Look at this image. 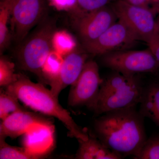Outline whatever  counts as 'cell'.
<instances>
[{
  "mask_svg": "<svg viewBox=\"0 0 159 159\" xmlns=\"http://www.w3.org/2000/svg\"><path fill=\"white\" fill-rule=\"evenodd\" d=\"M144 117L136 107L110 111L95 120L93 134L123 157L139 154L147 140Z\"/></svg>",
  "mask_w": 159,
  "mask_h": 159,
  "instance_id": "cell-1",
  "label": "cell"
},
{
  "mask_svg": "<svg viewBox=\"0 0 159 159\" xmlns=\"http://www.w3.org/2000/svg\"><path fill=\"white\" fill-rule=\"evenodd\" d=\"M4 89L35 112L58 119L67 129L69 136L77 141L88 138V132L77 125L68 111L60 104L58 97L43 84L33 82L25 75L18 74L16 80Z\"/></svg>",
  "mask_w": 159,
  "mask_h": 159,
  "instance_id": "cell-2",
  "label": "cell"
},
{
  "mask_svg": "<svg viewBox=\"0 0 159 159\" xmlns=\"http://www.w3.org/2000/svg\"><path fill=\"white\" fill-rule=\"evenodd\" d=\"M144 88L137 75L127 76L114 71L102 80L91 110L100 116L110 111L137 107Z\"/></svg>",
  "mask_w": 159,
  "mask_h": 159,
  "instance_id": "cell-3",
  "label": "cell"
},
{
  "mask_svg": "<svg viewBox=\"0 0 159 159\" xmlns=\"http://www.w3.org/2000/svg\"><path fill=\"white\" fill-rule=\"evenodd\" d=\"M56 30L55 20L46 16L20 43L15 54L18 67L35 74L43 84L42 68L49 53L53 50L52 37Z\"/></svg>",
  "mask_w": 159,
  "mask_h": 159,
  "instance_id": "cell-4",
  "label": "cell"
},
{
  "mask_svg": "<svg viewBox=\"0 0 159 159\" xmlns=\"http://www.w3.org/2000/svg\"><path fill=\"white\" fill-rule=\"evenodd\" d=\"M102 61L107 67L127 76L157 73L159 68V63L149 49L110 52L102 55Z\"/></svg>",
  "mask_w": 159,
  "mask_h": 159,
  "instance_id": "cell-5",
  "label": "cell"
},
{
  "mask_svg": "<svg viewBox=\"0 0 159 159\" xmlns=\"http://www.w3.org/2000/svg\"><path fill=\"white\" fill-rule=\"evenodd\" d=\"M11 35L20 43L46 17L47 0H11Z\"/></svg>",
  "mask_w": 159,
  "mask_h": 159,
  "instance_id": "cell-6",
  "label": "cell"
},
{
  "mask_svg": "<svg viewBox=\"0 0 159 159\" xmlns=\"http://www.w3.org/2000/svg\"><path fill=\"white\" fill-rule=\"evenodd\" d=\"M110 6L119 20L126 25L139 40L148 43L157 32L155 14L151 9L116 0Z\"/></svg>",
  "mask_w": 159,
  "mask_h": 159,
  "instance_id": "cell-7",
  "label": "cell"
},
{
  "mask_svg": "<svg viewBox=\"0 0 159 159\" xmlns=\"http://www.w3.org/2000/svg\"><path fill=\"white\" fill-rule=\"evenodd\" d=\"M102 80L97 63L93 60H88L78 79L71 85L68 99L69 106H85L91 110L99 94Z\"/></svg>",
  "mask_w": 159,
  "mask_h": 159,
  "instance_id": "cell-8",
  "label": "cell"
},
{
  "mask_svg": "<svg viewBox=\"0 0 159 159\" xmlns=\"http://www.w3.org/2000/svg\"><path fill=\"white\" fill-rule=\"evenodd\" d=\"M139 40L134 32L119 20L97 39L83 45L89 54L103 55L128 47Z\"/></svg>",
  "mask_w": 159,
  "mask_h": 159,
  "instance_id": "cell-9",
  "label": "cell"
},
{
  "mask_svg": "<svg viewBox=\"0 0 159 159\" xmlns=\"http://www.w3.org/2000/svg\"><path fill=\"white\" fill-rule=\"evenodd\" d=\"M74 18V24L83 44L99 38L118 19L110 5Z\"/></svg>",
  "mask_w": 159,
  "mask_h": 159,
  "instance_id": "cell-10",
  "label": "cell"
},
{
  "mask_svg": "<svg viewBox=\"0 0 159 159\" xmlns=\"http://www.w3.org/2000/svg\"><path fill=\"white\" fill-rule=\"evenodd\" d=\"M41 114L24 110L9 115L1 121L0 139H16L37 125L53 128L51 119Z\"/></svg>",
  "mask_w": 159,
  "mask_h": 159,
  "instance_id": "cell-11",
  "label": "cell"
},
{
  "mask_svg": "<svg viewBox=\"0 0 159 159\" xmlns=\"http://www.w3.org/2000/svg\"><path fill=\"white\" fill-rule=\"evenodd\" d=\"M88 55L76 49L64 57L59 75L50 84L51 90L58 97L61 92L77 80L82 72Z\"/></svg>",
  "mask_w": 159,
  "mask_h": 159,
  "instance_id": "cell-12",
  "label": "cell"
},
{
  "mask_svg": "<svg viewBox=\"0 0 159 159\" xmlns=\"http://www.w3.org/2000/svg\"><path fill=\"white\" fill-rule=\"evenodd\" d=\"M76 159H121L123 157L107 147L93 134L86 140H79Z\"/></svg>",
  "mask_w": 159,
  "mask_h": 159,
  "instance_id": "cell-13",
  "label": "cell"
},
{
  "mask_svg": "<svg viewBox=\"0 0 159 159\" xmlns=\"http://www.w3.org/2000/svg\"><path fill=\"white\" fill-rule=\"evenodd\" d=\"M139 112L144 118L151 119L159 126V82L145 87Z\"/></svg>",
  "mask_w": 159,
  "mask_h": 159,
  "instance_id": "cell-14",
  "label": "cell"
},
{
  "mask_svg": "<svg viewBox=\"0 0 159 159\" xmlns=\"http://www.w3.org/2000/svg\"><path fill=\"white\" fill-rule=\"evenodd\" d=\"M11 0L0 1V54L9 47L11 36L8 28L11 16Z\"/></svg>",
  "mask_w": 159,
  "mask_h": 159,
  "instance_id": "cell-15",
  "label": "cell"
},
{
  "mask_svg": "<svg viewBox=\"0 0 159 159\" xmlns=\"http://www.w3.org/2000/svg\"><path fill=\"white\" fill-rule=\"evenodd\" d=\"M43 155L34 152L27 147H19L8 144L5 139H0V159H35Z\"/></svg>",
  "mask_w": 159,
  "mask_h": 159,
  "instance_id": "cell-16",
  "label": "cell"
},
{
  "mask_svg": "<svg viewBox=\"0 0 159 159\" xmlns=\"http://www.w3.org/2000/svg\"><path fill=\"white\" fill-rule=\"evenodd\" d=\"M64 57L57 51L52 50L43 65L42 73L45 84L50 85L59 75Z\"/></svg>",
  "mask_w": 159,
  "mask_h": 159,
  "instance_id": "cell-17",
  "label": "cell"
},
{
  "mask_svg": "<svg viewBox=\"0 0 159 159\" xmlns=\"http://www.w3.org/2000/svg\"><path fill=\"white\" fill-rule=\"evenodd\" d=\"M53 50L65 57L74 51L77 47V42L74 36L66 30L54 32L52 39Z\"/></svg>",
  "mask_w": 159,
  "mask_h": 159,
  "instance_id": "cell-18",
  "label": "cell"
},
{
  "mask_svg": "<svg viewBox=\"0 0 159 159\" xmlns=\"http://www.w3.org/2000/svg\"><path fill=\"white\" fill-rule=\"evenodd\" d=\"M17 97L1 88L0 91V119L4 120L11 114L26 110L20 104Z\"/></svg>",
  "mask_w": 159,
  "mask_h": 159,
  "instance_id": "cell-19",
  "label": "cell"
},
{
  "mask_svg": "<svg viewBox=\"0 0 159 159\" xmlns=\"http://www.w3.org/2000/svg\"><path fill=\"white\" fill-rule=\"evenodd\" d=\"M16 65L6 56L0 57V86L6 88L17 79L18 74L15 73Z\"/></svg>",
  "mask_w": 159,
  "mask_h": 159,
  "instance_id": "cell-20",
  "label": "cell"
},
{
  "mask_svg": "<svg viewBox=\"0 0 159 159\" xmlns=\"http://www.w3.org/2000/svg\"><path fill=\"white\" fill-rule=\"evenodd\" d=\"M116 0H77L76 9L72 12L74 17L109 6Z\"/></svg>",
  "mask_w": 159,
  "mask_h": 159,
  "instance_id": "cell-21",
  "label": "cell"
},
{
  "mask_svg": "<svg viewBox=\"0 0 159 159\" xmlns=\"http://www.w3.org/2000/svg\"><path fill=\"white\" fill-rule=\"evenodd\" d=\"M135 159H159V136L154 135L146 140Z\"/></svg>",
  "mask_w": 159,
  "mask_h": 159,
  "instance_id": "cell-22",
  "label": "cell"
},
{
  "mask_svg": "<svg viewBox=\"0 0 159 159\" xmlns=\"http://www.w3.org/2000/svg\"><path fill=\"white\" fill-rule=\"evenodd\" d=\"M49 6L59 11L73 12L77 6V0H47Z\"/></svg>",
  "mask_w": 159,
  "mask_h": 159,
  "instance_id": "cell-23",
  "label": "cell"
},
{
  "mask_svg": "<svg viewBox=\"0 0 159 159\" xmlns=\"http://www.w3.org/2000/svg\"><path fill=\"white\" fill-rule=\"evenodd\" d=\"M147 44L159 64V34L157 32L155 33Z\"/></svg>",
  "mask_w": 159,
  "mask_h": 159,
  "instance_id": "cell-24",
  "label": "cell"
},
{
  "mask_svg": "<svg viewBox=\"0 0 159 159\" xmlns=\"http://www.w3.org/2000/svg\"><path fill=\"white\" fill-rule=\"evenodd\" d=\"M126 2L134 5L151 9V0H123Z\"/></svg>",
  "mask_w": 159,
  "mask_h": 159,
  "instance_id": "cell-25",
  "label": "cell"
},
{
  "mask_svg": "<svg viewBox=\"0 0 159 159\" xmlns=\"http://www.w3.org/2000/svg\"><path fill=\"white\" fill-rule=\"evenodd\" d=\"M151 9L155 15L159 13V0H151Z\"/></svg>",
  "mask_w": 159,
  "mask_h": 159,
  "instance_id": "cell-26",
  "label": "cell"
},
{
  "mask_svg": "<svg viewBox=\"0 0 159 159\" xmlns=\"http://www.w3.org/2000/svg\"><path fill=\"white\" fill-rule=\"evenodd\" d=\"M156 22L157 32L159 34V13L158 14L157 18V20H156Z\"/></svg>",
  "mask_w": 159,
  "mask_h": 159,
  "instance_id": "cell-27",
  "label": "cell"
},
{
  "mask_svg": "<svg viewBox=\"0 0 159 159\" xmlns=\"http://www.w3.org/2000/svg\"><path fill=\"white\" fill-rule=\"evenodd\" d=\"M157 73H159V68L158 71Z\"/></svg>",
  "mask_w": 159,
  "mask_h": 159,
  "instance_id": "cell-28",
  "label": "cell"
}]
</instances>
